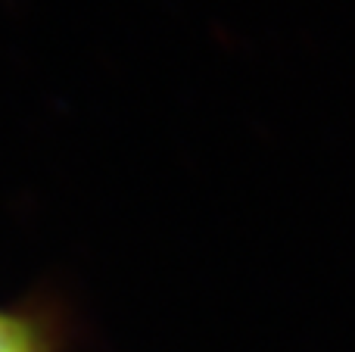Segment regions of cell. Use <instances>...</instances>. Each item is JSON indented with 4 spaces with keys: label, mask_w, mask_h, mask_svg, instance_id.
Instances as JSON below:
<instances>
[{
    "label": "cell",
    "mask_w": 355,
    "mask_h": 352,
    "mask_svg": "<svg viewBox=\"0 0 355 352\" xmlns=\"http://www.w3.org/2000/svg\"><path fill=\"white\" fill-rule=\"evenodd\" d=\"M0 352H44V346L25 322L0 315Z\"/></svg>",
    "instance_id": "obj_1"
}]
</instances>
